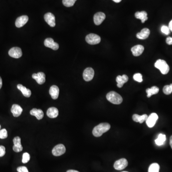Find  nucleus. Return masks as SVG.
<instances>
[{
  "label": "nucleus",
  "mask_w": 172,
  "mask_h": 172,
  "mask_svg": "<svg viewBox=\"0 0 172 172\" xmlns=\"http://www.w3.org/2000/svg\"><path fill=\"white\" fill-rule=\"evenodd\" d=\"M159 89L156 86H153L151 88L147 89L146 92L147 94V97L150 98L153 95L157 94L159 92Z\"/></svg>",
  "instance_id": "26"
},
{
  "label": "nucleus",
  "mask_w": 172,
  "mask_h": 172,
  "mask_svg": "<svg viewBox=\"0 0 172 172\" xmlns=\"http://www.w3.org/2000/svg\"><path fill=\"white\" fill-rule=\"evenodd\" d=\"M128 164L127 160L125 158H122L115 162L114 168L117 170H122L125 168Z\"/></svg>",
  "instance_id": "6"
},
{
  "label": "nucleus",
  "mask_w": 172,
  "mask_h": 172,
  "mask_svg": "<svg viewBox=\"0 0 172 172\" xmlns=\"http://www.w3.org/2000/svg\"><path fill=\"white\" fill-rule=\"evenodd\" d=\"M106 18L105 13L102 12H98L94 16V22L97 25H99L103 22Z\"/></svg>",
  "instance_id": "14"
},
{
  "label": "nucleus",
  "mask_w": 172,
  "mask_h": 172,
  "mask_svg": "<svg viewBox=\"0 0 172 172\" xmlns=\"http://www.w3.org/2000/svg\"><path fill=\"white\" fill-rule=\"evenodd\" d=\"M67 172H79L78 171H76V170H69L67 171Z\"/></svg>",
  "instance_id": "41"
},
{
  "label": "nucleus",
  "mask_w": 172,
  "mask_h": 172,
  "mask_svg": "<svg viewBox=\"0 0 172 172\" xmlns=\"http://www.w3.org/2000/svg\"><path fill=\"white\" fill-rule=\"evenodd\" d=\"M44 45L47 48H50L54 50H57L59 48V45L55 42L54 40L51 38H48L44 41Z\"/></svg>",
  "instance_id": "11"
},
{
  "label": "nucleus",
  "mask_w": 172,
  "mask_h": 172,
  "mask_svg": "<svg viewBox=\"0 0 172 172\" xmlns=\"http://www.w3.org/2000/svg\"><path fill=\"white\" fill-rule=\"evenodd\" d=\"M163 92L165 95H170L172 93V84L166 85L163 88Z\"/></svg>",
  "instance_id": "30"
},
{
  "label": "nucleus",
  "mask_w": 172,
  "mask_h": 172,
  "mask_svg": "<svg viewBox=\"0 0 172 172\" xmlns=\"http://www.w3.org/2000/svg\"></svg>",
  "instance_id": "44"
},
{
  "label": "nucleus",
  "mask_w": 172,
  "mask_h": 172,
  "mask_svg": "<svg viewBox=\"0 0 172 172\" xmlns=\"http://www.w3.org/2000/svg\"><path fill=\"white\" fill-rule=\"evenodd\" d=\"M107 100L114 104L119 105L122 103L123 98L117 92L112 91L109 92L106 95Z\"/></svg>",
  "instance_id": "2"
},
{
  "label": "nucleus",
  "mask_w": 172,
  "mask_h": 172,
  "mask_svg": "<svg viewBox=\"0 0 172 172\" xmlns=\"http://www.w3.org/2000/svg\"><path fill=\"white\" fill-rule=\"evenodd\" d=\"M170 145L171 146V148L172 149V135L170 137Z\"/></svg>",
  "instance_id": "40"
},
{
  "label": "nucleus",
  "mask_w": 172,
  "mask_h": 172,
  "mask_svg": "<svg viewBox=\"0 0 172 172\" xmlns=\"http://www.w3.org/2000/svg\"><path fill=\"white\" fill-rule=\"evenodd\" d=\"M94 76V70L92 68H87L83 72V79L86 81H89L92 80Z\"/></svg>",
  "instance_id": "7"
},
{
  "label": "nucleus",
  "mask_w": 172,
  "mask_h": 172,
  "mask_svg": "<svg viewBox=\"0 0 172 172\" xmlns=\"http://www.w3.org/2000/svg\"><path fill=\"white\" fill-rule=\"evenodd\" d=\"M30 114L31 115L34 116L37 118V119L40 120L44 117V113L42 110L40 109H33L30 111Z\"/></svg>",
  "instance_id": "21"
},
{
  "label": "nucleus",
  "mask_w": 172,
  "mask_h": 172,
  "mask_svg": "<svg viewBox=\"0 0 172 172\" xmlns=\"http://www.w3.org/2000/svg\"><path fill=\"white\" fill-rule=\"evenodd\" d=\"M150 34V31L149 29L145 28L141 30L140 33H137V38L140 39H145L149 37Z\"/></svg>",
  "instance_id": "18"
},
{
  "label": "nucleus",
  "mask_w": 172,
  "mask_h": 172,
  "mask_svg": "<svg viewBox=\"0 0 172 172\" xmlns=\"http://www.w3.org/2000/svg\"><path fill=\"white\" fill-rule=\"evenodd\" d=\"M45 21L51 27H55L56 25V19L54 14L51 13H48L44 15Z\"/></svg>",
  "instance_id": "10"
},
{
  "label": "nucleus",
  "mask_w": 172,
  "mask_h": 172,
  "mask_svg": "<svg viewBox=\"0 0 172 172\" xmlns=\"http://www.w3.org/2000/svg\"><path fill=\"white\" fill-rule=\"evenodd\" d=\"M134 79L138 82H143V76L140 73H136L134 75Z\"/></svg>",
  "instance_id": "32"
},
{
  "label": "nucleus",
  "mask_w": 172,
  "mask_h": 172,
  "mask_svg": "<svg viewBox=\"0 0 172 172\" xmlns=\"http://www.w3.org/2000/svg\"><path fill=\"white\" fill-rule=\"evenodd\" d=\"M144 49V46L138 45L133 47L131 49V51L132 52L134 56L138 57V56L142 55Z\"/></svg>",
  "instance_id": "16"
},
{
  "label": "nucleus",
  "mask_w": 172,
  "mask_h": 172,
  "mask_svg": "<svg viewBox=\"0 0 172 172\" xmlns=\"http://www.w3.org/2000/svg\"><path fill=\"white\" fill-rule=\"evenodd\" d=\"M160 166L157 163L152 164L149 166L148 172H159Z\"/></svg>",
  "instance_id": "28"
},
{
  "label": "nucleus",
  "mask_w": 172,
  "mask_h": 172,
  "mask_svg": "<svg viewBox=\"0 0 172 172\" xmlns=\"http://www.w3.org/2000/svg\"><path fill=\"white\" fill-rule=\"evenodd\" d=\"M66 152V147L62 144H59L55 146L52 150V154L55 156L62 155Z\"/></svg>",
  "instance_id": "5"
},
{
  "label": "nucleus",
  "mask_w": 172,
  "mask_h": 172,
  "mask_svg": "<svg viewBox=\"0 0 172 172\" xmlns=\"http://www.w3.org/2000/svg\"><path fill=\"white\" fill-rule=\"evenodd\" d=\"M8 137L7 130L5 129H3L2 130H0V138L4 139Z\"/></svg>",
  "instance_id": "33"
},
{
  "label": "nucleus",
  "mask_w": 172,
  "mask_h": 172,
  "mask_svg": "<svg viewBox=\"0 0 172 172\" xmlns=\"http://www.w3.org/2000/svg\"><path fill=\"white\" fill-rule=\"evenodd\" d=\"M135 17L137 19L141 20L142 23H144L148 20L147 13L145 11L137 12L135 13Z\"/></svg>",
  "instance_id": "23"
},
{
  "label": "nucleus",
  "mask_w": 172,
  "mask_h": 172,
  "mask_svg": "<svg viewBox=\"0 0 172 172\" xmlns=\"http://www.w3.org/2000/svg\"><path fill=\"white\" fill-rule=\"evenodd\" d=\"M13 144L14 145L13 146V150L16 153L21 152L23 151L22 145L21 142V138L17 136L14 138L13 139Z\"/></svg>",
  "instance_id": "13"
},
{
  "label": "nucleus",
  "mask_w": 172,
  "mask_h": 172,
  "mask_svg": "<svg viewBox=\"0 0 172 172\" xmlns=\"http://www.w3.org/2000/svg\"><path fill=\"white\" fill-rule=\"evenodd\" d=\"M9 55L12 58H19L22 56L23 53L21 49L18 47H14L12 48L9 51Z\"/></svg>",
  "instance_id": "8"
},
{
  "label": "nucleus",
  "mask_w": 172,
  "mask_h": 172,
  "mask_svg": "<svg viewBox=\"0 0 172 172\" xmlns=\"http://www.w3.org/2000/svg\"><path fill=\"white\" fill-rule=\"evenodd\" d=\"M166 42L168 45H172V38L171 37H168L166 38Z\"/></svg>",
  "instance_id": "37"
},
{
  "label": "nucleus",
  "mask_w": 172,
  "mask_h": 172,
  "mask_svg": "<svg viewBox=\"0 0 172 172\" xmlns=\"http://www.w3.org/2000/svg\"><path fill=\"white\" fill-rule=\"evenodd\" d=\"M114 2L117 3H118L122 1V0H113Z\"/></svg>",
  "instance_id": "42"
},
{
  "label": "nucleus",
  "mask_w": 172,
  "mask_h": 172,
  "mask_svg": "<svg viewBox=\"0 0 172 172\" xmlns=\"http://www.w3.org/2000/svg\"><path fill=\"white\" fill-rule=\"evenodd\" d=\"M86 41L88 44L94 45L99 44L101 41L100 37L95 33H90L86 37Z\"/></svg>",
  "instance_id": "4"
},
{
  "label": "nucleus",
  "mask_w": 172,
  "mask_h": 172,
  "mask_svg": "<svg viewBox=\"0 0 172 172\" xmlns=\"http://www.w3.org/2000/svg\"><path fill=\"white\" fill-rule=\"evenodd\" d=\"M47 114L50 118H55L58 115V110L55 107H51L47 110Z\"/></svg>",
  "instance_id": "22"
},
{
  "label": "nucleus",
  "mask_w": 172,
  "mask_h": 172,
  "mask_svg": "<svg viewBox=\"0 0 172 172\" xmlns=\"http://www.w3.org/2000/svg\"><path fill=\"white\" fill-rule=\"evenodd\" d=\"M17 170L18 172H29L28 168L25 166H20L17 168Z\"/></svg>",
  "instance_id": "36"
},
{
  "label": "nucleus",
  "mask_w": 172,
  "mask_h": 172,
  "mask_svg": "<svg viewBox=\"0 0 172 172\" xmlns=\"http://www.w3.org/2000/svg\"><path fill=\"white\" fill-rule=\"evenodd\" d=\"M17 89L21 91L23 95L25 97L29 98L31 95V91L21 84L17 85Z\"/></svg>",
  "instance_id": "24"
},
{
  "label": "nucleus",
  "mask_w": 172,
  "mask_h": 172,
  "mask_svg": "<svg viewBox=\"0 0 172 172\" xmlns=\"http://www.w3.org/2000/svg\"><path fill=\"white\" fill-rule=\"evenodd\" d=\"M128 77L126 75H124L123 76H117L116 78V82H117L118 87L120 88L124 86V83H126L128 81Z\"/></svg>",
  "instance_id": "19"
},
{
  "label": "nucleus",
  "mask_w": 172,
  "mask_h": 172,
  "mask_svg": "<svg viewBox=\"0 0 172 172\" xmlns=\"http://www.w3.org/2000/svg\"><path fill=\"white\" fill-rule=\"evenodd\" d=\"M29 18L27 15H23L17 18L15 21V25L18 28H22L25 25L28 21Z\"/></svg>",
  "instance_id": "15"
},
{
  "label": "nucleus",
  "mask_w": 172,
  "mask_h": 172,
  "mask_svg": "<svg viewBox=\"0 0 172 172\" xmlns=\"http://www.w3.org/2000/svg\"><path fill=\"white\" fill-rule=\"evenodd\" d=\"M59 93V89L58 86L53 85L51 86L49 89V94L52 98L53 99H56L58 98Z\"/></svg>",
  "instance_id": "20"
},
{
  "label": "nucleus",
  "mask_w": 172,
  "mask_h": 172,
  "mask_svg": "<svg viewBox=\"0 0 172 172\" xmlns=\"http://www.w3.org/2000/svg\"><path fill=\"white\" fill-rule=\"evenodd\" d=\"M32 78L40 85L44 84L46 81V75L43 72H38L37 74L34 73L33 74Z\"/></svg>",
  "instance_id": "12"
},
{
  "label": "nucleus",
  "mask_w": 172,
  "mask_h": 172,
  "mask_svg": "<svg viewBox=\"0 0 172 172\" xmlns=\"http://www.w3.org/2000/svg\"><path fill=\"white\" fill-rule=\"evenodd\" d=\"M158 119V116L157 114L155 113H153V114H151V115L148 117V118L146 120V124L149 128L153 127L155 124V123Z\"/></svg>",
  "instance_id": "9"
},
{
  "label": "nucleus",
  "mask_w": 172,
  "mask_h": 172,
  "mask_svg": "<svg viewBox=\"0 0 172 172\" xmlns=\"http://www.w3.org/2000/svg\"><path fill=\"white\" fill-rule=\"evenodd\" d=\"M30 159V155L28 153H24L23 155L22 162L23 164L28 163Z\"/></svg>",
  "instance_id": "31"
},
{
  "label": "nucleus",
  "mask_w": 172,
  "mask_h": 172,
  "mask_svg": "<svg viewBox=\"0 0 172 172\" xmlns=\"http://www.w3.org/2000/svg\"><path fill=\"white\" fill-rule=\"evenodd\" d=\"M168 28H169L170 30L172 32V20L169 23Z\"/></svg>",
  "instance_id": "38"
},
{
  "label": "nucleus",
  "mask_w": 172,
  "mask_h": 172,
  "mask_svg": "<svg viewBox=\"0 0 172 172\" xmlns=\"http://www.w3.org/2000/svg\"><path fill=\"white\" fill-rule=\"evenodd\" d=\"M148 117L147 114H144L143 115L140 116L139 115L135 114L133 115V119L136 123L143 124L144 121L146 120L148 118Z\"/></svg>",
  "instance_id": "25"
},
{
  "label": "nucleus",
  "mask_w": 172,
  "mask_h": 172,
  "mask_svg": "<svg viewBox=\"0 0 172 172\" xmlns=\"http://www.w3.org/2000/svg\"><path fill=\"white\" fill-rule=\"evenodd\" d=\"M3 85V81L2 79L0 77V89L2 88Z\"/></svg>",
  "instance_id": "39"
},
{
  "label": "nucleus",
  "mask_w": 172,
  "mask_h": 172,
  "mask_svg": "<svg viewBox=\"0 0 172 172\" xmlns=\"http://www.w3.org/2000/svg\"><path fill=\"white\" fill-rule=\"evenodd\" d=\"M161 32L163 33H164L166 35H168L170 33V29H169V28L166 25H163L161 28Z\"/></svg>",
  "instance_id": "34"
},
{
  "label": "nucleus",
  "mask_w": 172,
  "mask_h": 172,
  "mask_svg": "<svg viewBox=\"0 0 172 172\" xmlns=\"http://www.w3.org/2000/svg\"><path fill=\"white\" fill-rule=\"evenodd\" d=\"M165 140H166V136H165V135L161 134L158 136V138L155 140V144L157 145L161 146L164 144Z\"/></svg>",
  "instance_id": "27"
},
{
  "label": "nucleus",
  "mask_w": 172,
  "mask_h": 172,
  "mask_svg": "<svg viewBox=\"0 0 172 172\" xmlns=\"http://www.w3.org/2000/svg\"><path fill=\"white\" fill-rule=\"evenodd\" d=\"M154 67L160 70L162 74H167L170 70L169 66L164 60L158 59L154 64Z\"/></svg>",
  "instance_id": "3"
},
{
  "label": "nucleus",
  "mask_w": 172,
  "mask_h": 172,
  "mask_svg": "<svg viewBox=\"0 0 172 172\" xmlns=\"http://www.w3.org/2000/svg\"><path fill=\"white\" fill-rule=\"evenodd\" d=\"M5 154V148L3 145H0V157L4 156Z\"/></svg>",
  "instance_id": "35"
},
{
  "label": "nucleus",
  "mask_w": 172,
  "mask_h": 172,
  "mask_svg": "<svg viewBox=\"0 0 172 172\" xmlns=\"http://www.w3.org/2000/svg\"><path fill=\"white\" fill-rule=\"evenodd\" d=\"M11 113L15 117L20 116L23 112V109L18 104H13L11 109Z\"/></svg>",
  "instance_id": "17"
},
{
  "label": "nucleus",
  "mask_w": 172,
  "mask_h": 172,
  "mask_svg": "<svg viewBox=\"0 0 172 172\" xmlns=\"http://www.w3.org/2000/svg\"><path fill=\"white\" fill-rule=\"evenodd\" d=\"M1 126L0 125V129H1Z\"/></svg>",
  "instance_id": "43"
},
{
  "label": "nucleus",
  "mask_w": 172,
  "mask_h": 172,
  "mask_svg": "<svg viewBox=\"0 0 172 172\" xmlns=\"http://www.w3.org/2000/svg\"><path fill=\"white\" fill-rule=\"evenodd\" d=\"M110 125L108 123H101L95 127L92 131L93 135L96 137L101 136L104 133L110 129Z\"/></svg>",
  "instance_id": "1"
},
{
  "label": "nucleus",
  "mask_w": 172,
  "mask_h": 172,
  "mask_svg": "<svg viewBox=\"0 0 172 172\" xmlns=\"http://www.w3.org/2000/svg\"><path fill=\"white\" fill-rule=\"evenodd\" d=\"M77 0H63V4L67 7H72L75 4Z\"/></svg>",
  "instance_id": "29"
}]
</instances>
